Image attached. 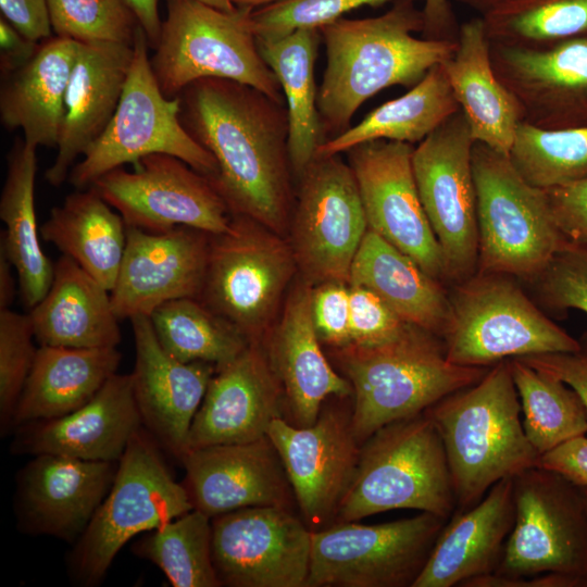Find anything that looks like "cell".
<instances>
[{
    "mask_svg": "<svg viewBox=\"0 0 587 587\" xmlns=\"http://www.w3.org/2000/svg\"><path fill=\"white\" fill-rule=\"evenodd\" d=\"M37 147L17 139L8 154V170L0 197V218L5 225L0 247L12 263L23 304L32 309L47 294L54 264L39 241L35 212Z\"/></svg>",
    "mask_w": 587,
    "mask_h": 587,
    "instance_id": "obj_35",
    "label": "cell"
},
{
    "mask_svg": "<svg viewBox=\"0 0 587 587\" xmlns=\"http://www.w3.org/2000/svg\"><path fill=\"white\" fill-rule=\"evenodd\" d=\"M449 292L452 319L442 341L453 364L491 367L504 359L579 348L578 339L540 311L516 277L476 272Z\"/></svg>",
    "mask_w": 587,
    "mask_h": 587,
    "instance_id": "obj_9",
    "label": "cell"
},
{
    "mask_svg": "<svg viewBox=\"0 0 587 587\" xmlns=\"http://www.w3.org/2000/svg\"><path fill=\"white\" fill-rule=\"evenodd\" d=\"M475 140L460 110L412 154L416 187L430 227L441 248L446 282H463L477 272L478 225L472 165Z\"/></svg>",
    "mask_w": 587,
    "mask_h": 587,
    "instance_id": "obj_14",
    "label": "cell"
},
{
    "mask_svg": "<svg viewBox=\"0 0 587 587\" xmlns=\"http://www.w3.org/2000/svg\"><path fill=\"white\" fill-rule=\"evenodd\" d=\"M134 57L118 105L102 134L87 148L68 175L78 189L98 177L141 158L166 153L212 178L217 173L213 155L186 130L179 118V98H166L150 65L148 40L139 26Z\"/></svg>",
    "mask_w": 587,
    "mask_h": 587,
    "instance_id": "obj_10",
    "label": "cell"
},
{
    "mask_svg": "<svg viewBox=\"0 0 587 587\" xmlns=\"http://www.w3.org/2000/svg\"><path fill=\"white\" fill-rule=\"evenodd\" d=\"M165 1L166 15L150 65L166 98H176L196 80L222 78L285 103L280 85L258 48L252 9L225 12L198 0Z\"/></svg>",
    "mask_w": 587,
    "mask_h": 587,
    "instance_id": "obj_6",
    "label": "cell"
},
{
    "mask_svg": "<svg viewBox=\"0 0 587 587\" xmlns=\"http://www.w3.org/2000/svg\"><path fill=\"white\" fill-rule=\"evenodd\" d=\"M545 308L557 313H587V247L569 239L545 270L530 282Z\"/></svg>",
    "mask_w": 587,
    "mask_h": 587,
    "instance_id": "obj_47",
    "label": "cell"
},
{
    "mask_svg": "<svg viewBox=\"0 0 587 587\" xmlns=\"http://www.w3.org/2000/svg\"><path fill=\"white\" fill-rule=\"evenodd\" d=\"M135 344L130 373L142 425L179 462L188 451L189 430L216 366L183 362L159 342L150 317L129 319Z\"/></svg>",
    "mask_w": 587,
    "mask_h": 587,
    "instance_id": "obj_24",
    "label": "cell"
},
{
    "mask_svg": "<svg viewBox=\"0 0 587 587\" xmlns=\"http://www.w3.org/2000/svg\"><path fill=\"white\" fill-rule=\"evenodd\" d=\"M298 265L283 236L257 221L232 214L228 228L211 235L198 297L250 341H262Z\"/></svg>",
    "mask_w": 587,
    "mask_h": 587,
    "instance_id": "obj_11",
    "label": "cell"
},
{
    "mask_svg": "<svg viewBox=\"0 0 587 587\" xmlns=\"http://www.w3.org/2000/svg\"><path fill=\"white\" fill-rule=\"evenodd\" d=\"M515 517L495 574L555 573L587 587V509L582 488L535 466L513 477Z\"/></svg>",
    "mask_w": 587,
    "mask_h": 587,
    "instance_id": "obj_13",
    "label": "cell"
},
{
    "mask_svg": "<svg viewBox=\"0 0 587 587\" xmlns=\"http://www.w3.org/2000/svg\"><path fill=\"white\" fill-rule=\"evenodd\" d=\"M203 4H207L211 8L229 12L235 10L237 7L234 4L233 0H198Z\"/></svg>",
    "mask_w": 587,
    "mask_h": 587,
    "instance_id": "obj_60",
    "label": "cell"
},
{
    "mask_svg": "<svg viewBox=\"0 0 587 587\" xmlns=\"http://www.w3.org/2000/svg\"><path fill=\"white\" fill-rule=\"evenodd\" d=\"M192 509L184 484L174 479L161 447L142 427L128 442L108 495L67 555L72 582L99 585L128 540Z\"/></svg>",
    "mask_w": 587,
    "mask_h": 587,
    "instance_id": "obj_7",
    "label": "cell"
},
{
    "mask_svg": "<svg viewBox=\"0 0 587 587\" xmlns=\"http://www.w3.org/2000/svg\"><path fill=\"white\" fill-rule=\"evenodd\" d=\"M396 509L447 520L457 510L445 447L425 412L380 427L361 445L335 522H358Z\"/></svg>",
    "mask_w": 587,
    "mask_h": 587,
    "instance_id": "obj_5",
    "label": "cell"
},
{
    "mask_svg": "<svg viewBox=\"0 0 587 587\" xmlns=\"http://www.w3.org/2000/svg\"><path fill=\"white\" fill-rule=\"evenodd\" d=\"M447 522L422 512L373 525L338 521L312 530L307 587H413Z\"/></svg>",
    "mask_w": 587,
    "mask_h": 587,
    "instance_id": "obj_12",
    "label": "cell"
},
{
    "mask_svg": "<svg viewBox=\"0 0 587 587\" xmlns=\"http://www.w3.org/2000/svg\"><path fill=\"white\" fill-rule=\"evenodd\" d=\"M350 342L375 346L397 337L407 324L372 290L350 286Z\"/></svg>",
    "mask_w": 587,
    "mask_h": 587,
    "instance_id": "obj_48",
    "label": "cell"
},
{
    "mask_svg": "<svg viewBox=\"0 0 587 587\" xmlns=\"http://www.w3.org/2000/svg\"><path fill=\"white\" fill-rule=\"evenodd\" d=\"M134 164L132 172L116 167L90 185L126 226L148 232L187 226L209 235L228 228L232 212L205 175L166 153L149 154Z\"/></svg>",
    "mask_w": 587,
    "mask_h": 587,
    "instance_id": "obj_16",
    "label": "cell"
},
{
    "mask_svg": "<svg viewBox=\"0 0 587 587\" xmlns=\"http://www.w3.org/2000/svg\"><path fill=\"white\" fill-rule=\"evenodd\" d=\"M442 440L457 498L455 512L478 503L497 482L538 466L521 421V402L510 359L477 383L424 411Z\"/></svg>",
    "mask_w": 587,
    "mask_h": 587,
    "instance_id": "obj_3",
    "label": "cell"
},
{
    "mask_svg": "<svg viewBox=\"0 0 587 587\" xmlns=\"http://www.w3.org/2000/svg\"><path fill=\"white\" fill-rule=\"evenodd\" d=\"M478 225L477 272L533 282L565 242L546 191L529 184L508 154L472 150Z\"/></svg>",
    "mask_w": 587,
    "mask_h": 587,
    "instance_id": "obj_8",
    "label": "cell"
},
{
    "mask_svg": "<svg viewBox=\"0 0 587 587\" xmlns=\"http://www.w3.org/2000/svg\"><path fill=\"white\" fill-rule=\"evenodd\" d=\"M29 310L40 346L108 348L121 341L110 290L64 254L54 264L49 290Z\"/></svg>",
    "mask_w": 587,
    "mask_h": 587,
    "instance_id": "obj_31",
    "label": "cell"
},
{
    "mask_svg": "<svg viewBox=\"0 0 587 587\" xmlns=\"http://www.w3.org/2000/svg\"><path fill=\"white\" fill-rule=\"evenodd\" d=\"M391 1L397 0H283L252 10L251 22L258 39H275L300 28L320 29L355 9Z\"/></svg>",
    "mask_w": 587,
    "mask_h": 587,
    "instance_id": "obj_46",
    "label": "cell"
},
{
    "mask_svg": "<svg viewBox=\"0 0 587 587\" xmlns=\"http://www.w3.org/2000/svg\"><path fill=\"white\" fill-rule=\"evenodd\" d=\"M413 150L411 143L373 140L348 150V163L358 183L369 229L445 283L442 251L415 183Z\"/></svg>",
    "mask_w": 587,
    "mask_h": 587,
    "instance_id": "obj_19",
    "label": "cell"
},
{
    "mask_svg": "<svg viewBox=\"0 0 587 587\" xmlns=\"http://www.w3.org/2000/svg\"><path fill=\"white\" fill-rule=\"evenodd\" d=\"M28 314L0 310V427L5 435L29 376L37 349Z\"/></svg>",
    "mask_w": 587,
    "mask_h": 587,
    "instance_id": "obj_45",
    "label": "cell"
},
{
    "mask_svg": "<svg viewBox=\"0 0 587 587\" xmlns=\"http://www.w3.org/2000/svg\"><path fill=\"white\" fill-rule=\"evenodd\" d=\"M509 158L533 186L549 189L587 177V125L547 129L522 122Z\"/></svg>",
    "mask_w": 587,
    "mask_h": 587,
    "instance_id": "obj_43",
    "label": "cell"
},
{
    "mask_svg": "<svg viewBox=\"0 0 587 587\" xmlns=\"http://www.w3.org/2000/svg\"><path fill=\"white\" fill-rule=\"evenodd\" d=\"M424 29L427 39L457 40L459 27L449 0H423Z\"/></svg>",
    "mask_w": 587,
    "mask_h": 587,
    "instance_id": "obj_56",
    "label": "cell"
},
{
    "mask_svg": "<svg viewBox=\"0 0 587 587\" xmlns=\"http://www.w3.org/2000/svg\"><path fill=\"white\" fill-rule=\"evenodd\" d=\"M442 65L475 142L509 155L523 114L495 73L482 16L459 27L455 50Z\"/></svg>",
    "mask_w": 587,
    "mask_h": 587,
    "instance_id": "obj_30",
    "label": "cell"
},
{
    "mask_svg": "<svg viewBox=\"0 0 587 587\" xmlns=\"http://www.w3.org/2000/svg\"><path fill=\"white\" fill-rule=\"evenodd\" d=\"M149 317L164 350L183 362L202 361L217 369L249 344L232 323L198 298L167 301Z\"/></svg>",
    "mask_w": 587,
    "mask_h": 587,
    "instance_id": "obj_39",
    "label": "cell"
},
{
    "mask_svg": "<svg viewBox=\"0 0 587 587\" xmlns=\"http://www.w3.org/2000/svg\"><path fill=\"white\" fill-rule=\"evenodd\" d=\"M313 289L304 278L296 284L267 346L263 344L283 388L285 411L297 426L312 425L328 398L352 396L350 382L334 370L320 346Z\"/></svg>",
    "mask_w": 587,
    "mask_h": 587,
    "instance_id": "obj_27",
    "label": "cell"
},
{
    "mask_svg": "<svg viewBox=\"0 0 587 587\" xmlns=\"http://www.w3.org/2000/svg\"><path fill=\"white\" fill-rule=\"evenodd\" d=\"M514 517L513 478L501 479L478 503L448 520L413 587L461 586L495 573Z\"/></svg>",
    "mask_w": 587,
    "mask_h": 587,
    "instance_id": "obj_29",
    "label": "cell"
},
{
    "mask_svg": "<svg viewBox=\"0 0 587 587\" xmlns=\"http://www.w3.org/2000/svg\"><path fill=\"white\" fill-rule=\"evenodd\" d=\"M348 284L372 290L403 322L441 339L450 325L452 307L444 283L370 229L353 259Z\"/></svg>",
    "mask_w": 587,
    "mask_h": 587,
    "instance_id": "obj_32",
    "label": "cell"
},
{
    "mask_svg": "<svg viewBox=\"0 0 587 587\" xmlns=\"http://www.w3.org/2000/svg\"><path fill=\"white\" fill-rule=\"evenodd\" d=\"M142 427L132 374L115 373L88 402L73 412L14 429L11 452L118 462L133 436Z\"/></svg>",
    "mask_w": 587,
    "mask_h": 587,
    "instance_id": "obj_26",
    "label": "cell"
},
{
    "mask_svg": "<svg viewBox=\"0 0 587 587\" xmlns=\"http://www.w3.org/2000/svg\"><path fill=\"white\" fill-rule=\"evenodd\" d=\"M177 97L182 124L216 161L209 179L232 214L283 236L295 205L285 103L222 78L196 80Z\"/></svg>",
    "mask_w": 587,
    "mask_h": 587,
    "instance_id": "obj_1",
    "label": "cell"
},
{
    "mask_svg": "<svg viewBox=\"0 0 587 587\" xmlns=\"http://www.w3.org/2000/svg\"><path fill=\"white\" fill-rule=\"evenodd\" d=\"M333 355L352 387V428L360 445L380 427L477 383L489 370L449 362L442 339L412 324L389 341L349 342L334 348Z\"/></svg>",
    "mask_w": 587,
    "mask_h": 587,
    "instance_id": "obj_4",
    "label": "cell"
},
{
    "mask_svg": "<svg viewBox=\"0 0 587 587\" xmlns=\"http://www.w3.org/2000/svg\"><path fill=\"white\" fill-rule=\"evenodd\" d=\"M40 235L112 290L126 247L127 226L93 187L70 193L54 207Z\"/></svg>",
    "mask_w": 587,
    "mask_h": 587,
    "instance_id": "obj_36",
    "label": "cell"
},
{
    "mask_svg": "<svg viewBox=\"0 0 587 587\" xmlns=\"http://www.w3.org/2000/svg\"><path fill=\"white\" fill-rule=\"evenodd\" d=\"M134 14L138 25L143 30L149 48L157 47L162 23L159 13V0H123Z\"/></svg>",
    "mask_w": 587,
    "mask_h": 587,
    "instance_id": "obj_57",
    "label": "cell"
},
{
    "mask_svg": "<svg viewBox=\"0 0 587 587\" xmlns=\"http://www.w3.org/2000/svg\"><path fill=\"white\" fill-rule=\"evenodd\" d=\"M54 36L79 43L133 46L139 27L123 0H48Z\"/></svg>",
    "mask_w": 587,
    "mask_h": 587,
    "instance_id": "obj_44",
    "label": "cell"
},
{
    "mask_svg": "<svg viewBox=\"0 0 587 587\" xmlns=\"http://www.w3.org/2000/svg\"><path fill=\"white\" fill-rule=\"evenodd\" d=\"M222 586L307 587L312 529L292 509L249 507L211 519Z\"/></svg>",
    "mask_w": 587,
    "mask_h": 587,
    "instance_id": "obj_17",
    "label": "cell"
},
{
    "mask_svg": "<svg viewBox=\"0 0 587 587\" xmlns=\"http://www.w3.org/2000/svg\"><path fill=\"white\" fill-rule=\"evenodd\" d=\"M284 412L283 388L263 342L250 341L212 376L191 423L188 450L259 439Z\"/></svg>",
    "mask_w": 587,
    "mask_h": 587,
    "instance_id": "obj_25",
    "label": "cell"
},
{
    "mask_svg": "<svg viewBox=\"0 0 587 587\" xmlns=\"http://www.w3.org/2000/svg\"><path fill=\"white\" fill-rule=\"evenodd\" d=\"M117 463L33 455L15 479L14 512L20 532L74 544L108 495Z\"/></svg>",
    "mask_w": 587,
    "mask_h": 587,
    "instance_id": "obj_20",
    "label": "cell"
},
{
    "mask_svg": "<svg viewBox=\"0 0 587 587\" xmlns=\"http://www.w3.org/2000/svg\"><path fill=\"white\" fill-rule=\"evenodd\" d=\"M40 43L25 38L1 16L0 72L2 78L26 65L36 54Z\"/></svg>",
    "mask_w": 587,
    "mask_h": 587,
    "instance_id": "obj_54",
    "label": "cell"
},
{
    "mask_svg": "<svg viewBox=\"0 0 587 587\" xmlns=\"http://www.w3.org/2000/svg\"><path fill=\"white\" fill-rule=\"evenodd\" d=\"M461 587H583V585L573 577L555 573L516 578L492 573L470 578Z\"/></svg>",
    "mask_w": 587,
    "mask_h": 587,
    "instance_id": "obj_55",
    "label": "cell"
},
{
    "mask_svg": "<svg viewBox=\"0 0 587 587\" xmlns=\"http://www.w3.org/2000/svg\"><path fill=\"white\" fill-rule=\"evenodd\" d=\"M211 235L187 226L148 232L127 226L126 247L111 298L120 320L150 316L161 304L198 298Z\"/></svg>",
    "mask_w": 587,
    "mask_h": 587,
    "instance_id": "obj_21",
    "label": "cell"
},
{
    "mask_svg": "<svg viewBox=\"0 0 587 587\" xmlns=\"http://www.w3.org/2000/svg\"><path fill=\"white\" fill-rule=\"evenodd\" d=\"M1 16L21 35L40 43L52 37L48 0H0Z\"/></svg>",
    "mask_w": 587,
    "mask_h": 587,
    "instance_id": "obj_52",
    "label": "cell"
},
{
    "mask_svg": "<svg viewBox=\"0 0 587 587\" xmlns=\"http://www.w3.org/2000/svg\"><path fill=\"white\" fill-rule=\"evenodd\" d=\"M465 7H469L473 10L478 11L480 14H484L491 8L496 7L504 0H454Z\"/></svg>",
    "mask_w": 587,
    "mask_h": 587,
    "instance_id": "obj_59",
    "label": "cell"
},
{
    "mask_svg": "<svg viewBox=\"0 0 587 587\" xmlns=\"http://www.w3.org/2000/svg\"><path fill=\"white\" fill-rule=\"evenodd\" d=\"M580 488L585 498V503H586V509H587V487H580Z\"/></svg>",
    "mask_w": 587,
    "mask_h": 587,
    "instance_id": "obj_62",
    "label": "cell"
},
{
    "mask_svg": "<svg viewBox=\"0 0 587 587\" xmlns=\"http://www.w3.org/2000/svg\"><path fill=\"white\" fill-rule=\"evenodd\" d=\"M490 59L523 122L547 129L587 125V36L540 48L490 42Z\"/></svg>",
    "mask_w": 587,
    "mask_h": 587,
    "instance_id": "obj_22",
    "label": "cell"
},
{
    "mask_svg": "<svg viewBox=\"0 0 587 587\" xmlns=\"http://www.w3.org/2000/svg\"><path fill=\"white\" fill-rule=\"evenodd\" d=\"M578 341L579 348L576 351L532 354L517 359L571 386L579 395L587 412V332Z\"/></svg>",
    "mask_w": 587,
    "mask_h": 587,
    "instance_id": "obj_51",
    "label": "cell"
},
{
    "mask_svg": "<svg viewBox=\"0 0 587 587\" xmlns=\"http://www.w3.org/2000/svg\"><path fill=\"white\" fill-rule=\"evenodd\" d=\"M174 587H220L212 559L211 517L192 509L150 530L133 545Z\"/></svg>",
    "mask_w": 587,
    "mask_h": 587,
    "instance_id": "obj_41",
    "label": "cell"
},
{
    "mask_svg": "<svg viewBox=\"0 0 587 587\" xmlns=\"http://www.w3.org/2000/svg\"><path fill=\"white\" fill-rule=\"evenodd\" d=\"M134 57L125 43H79L64 98L57 155L45 177L52 186L68 178L78 157L102 134L122 96Z\"/></svg>",
    "mask_w": 587,
    "mask_h": 587,
    "instance_id": "obj_28",
    "label": "cell"
},
{
    "mask_svg": "<svg viewBox=\"0 0 587 587\" xmlns=\"http://www.w3.org/2000/svg\"><path fill=\"white\" fill-rule=\"evenodd\" d=\"M346 283L328 282L313 289L312 312L320 339L333 348L350 342V291Z\"/></svg>",
    "mask_w": 587,
    "mask_h": 587,
    "instance_id": "obj_49",
    "label": "cell"
},
{
    "mask_svg": "<svg viewBox=\"0 0 587 587\" xmlns=\"http://www.w3.org/2000/svg\"><path fill=\"white\" fill-rule=\"evenodd\" d=\"M13 268L4 250L0 247V310L9 309L15 297Z\"/></svg>",
    "mask_w": 587,
    "mask_h": 587,
    "instance_id": "obj_58",
    "label": "cell"
},
{
    "mask_svg": "<svg viewBox=\"0 0 587 587\" xmlns=\"http://www.w3.org/2000/svg\"><path fill=\"white\" fill-rule=\"evenodd\" d=\"M544 190L562 234L587 247V177Z\"/></svg>",
    "mask_w": 587,
    "mask_h": 587,
    "instance_id": "obj_50",
    "label": "cell"
},
{
    "mask_svg": "<svg viewBox=\"0 0 587 587\" xmlns=\"http://www.w3.org/2000/svg\"><path fill=\"white\" fill-rule=\"evenodd\" d=\"M192 508L211 519L249 507L297 505L279 453L270 439L190 449L182 459Z\"/></svg>",
    "mask_w": 587,
    "mask_h": 587,
    "instance_id": "obj_23",
    "label": "cell"
},
{
    "mask_svg": "<svg viewBox=\"0 0 587 587\" xmlns=\"http://www.w3.org/2000/svg\"><path fill=\"white\" fill-rule=\"evenodd\" d=\"M283 0H233L236 7L250 8L252 10L265 7Z\"/></svg>",
    "mask_w": 587,
    "mask_h": 587,
    "instance_id": "obj_61",
    "label": "cell"
},
{
    "mask_svg": "<svg viewBox=\"0 0 587 587\" xmlns=\"http://www.w3.org/2000/svg\"><path fill=\"white\" fill-rule=\"evenodd\" d=\"M266 435L279 453L302 520L312 530L333 524L360 454L352 405L326 400L312 425L277 417Z\"/></svg>",
    "mask_w": 587,
    "mask_h": 587,
    "instance_id": "obj_18",
    "label": "cell"
},
{
    "mask_svg": "<svg viewBox=\"0 0 587 587\" xmlns=\"http://www.w3.org/2000/svg\"><path fill=\"white\" fill-rule=\"evenodd\" d=\"M523 428L539 455L587 434V412L579 395L561 379L510 359Z\"/></svg>",
    "mask_w": 587,
    "mask_h": 587,
    "instance_id": "obj_40",
    "label": "cell"
},
{
    "mask_svg": "<svg viewBox=\"0 0 587 587\" xmlns=\"http://www.w3.org/2000/svg\"><path fill=\"white\" fill-rule=\"evenodd\" d=\"M116 347L40 346L17 402L12 428L57 419L88 402L117 373Z\"/></svg>",
    "mask_w": 587,
    "mask_h": 587,
    "instance_id": "obj_34",
    "label": "cell"
},
{
    "mask_svg": "<svg viewBox=\"0 0 587 587\" xmlns=\"http://www.w3.org/2000/svg\"><path fill=\"white\" fill-rule=\"evenodd\" d=\"M538 466L555 472L578 487H587V437H574L539 457Z\"/></svg>",
    "mask_w": 587,
    "mask_h": 587,
    "instance_id": "obj_53",
    "label": "cell"
},
{
    "mask_svg": "<svg viewBox=\"0 0 587 587\" xmlns=\"http://www.w3.org/2000/svg\"><path fill=\"white\" fill-rule=\"evenodd\" d=\"M460 111L442 63L408 92L371 111L361 122L326 139L316 155H335L373 140L419 143Z\"/></svg>",
    "mask_w": 587,
    "mask_h": 587,
    "instance_id": "obj_38",
    "label": "cell"
},
{
    "mask_svg": "<svg viewBox=\"0 0 587 587\" xmlns=\"http://www.w3.org/2000/svg\"><path fill=\"white\" fill-rule=\"evenodd\" d=\"M423 11L397 0L384 14L341 17L320 28L326 66L317 93L325 140L351 125L359 108L385 88L413 87L455 50L457 40L417 38Z\"/></svg>",
    "mask_w": 587,
    "mask_h": 587,
    "instance_id": "obj_2",
    "label": "cell"
},
{
    "mask_svg": "<svg viewBox=\"0 0 587 587\" xmlns=\"http://www.w3.org/2000/svg\"><path fill=\"white\" fill-rule=\"evenodd\" d=\"M78 51V42L51 37L34 58L7 76L0 89V120L10 129H21L36 146H58L64 116V98Z\"/></svg>",
    "mask_w": 587,
    "mask_h": 587,
    "instance_id": "obj_33",
    "label": "cell"
},
{
    "mask_svg": "<svg viewBox=\"0 0 587 587\" xmlns=\"http://www.w3.org/2000/svg\"><path fill=\"white\" fill-rule=\"evenodd\" d=\"M289 223L302 278L312 285L348 283L369 227L353 171L339 154L316 155L307 167Z\"/></svg>",
    "mask_w": 587,
    "mask_h": 587,
    "instance_id": "obj_15",
    "label": "cell"
},
{
    "mask_svg": "<svg viewBox=\"0 0 587 587\" xmlns=\"http://www.w3.org/2000/svg\"><path fill=\"white\" fill-rule=\"evenodd\" d=\"M482 20L490 42L549 47L587 36V0H504Z\"/></svg>",
    "mask_w": 587,
    "mask_h": 587,
    "instance_id": "obj_42",
    "label": "cell"
},
{
    "mask_svg": "<svg viewBox=\"0 0 587 587\" xmlns=\"http://www.w3.org/2000/svg\"><path fill=\"white\" fill-rule=\"evenodd\" d=\"M257 42L283 91L288 114L290 165L299 179L325 141L314 77L321 32L300 28L275 39L257 38Z\"/></svg>",
    "mask_w": 587,
    "mask_h": 587,
    "instance_id": "obj_37",
    "label": "cell"
}]
</instances>
